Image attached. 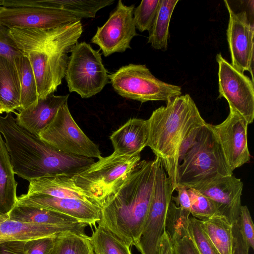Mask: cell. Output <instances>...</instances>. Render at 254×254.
<instances>
[{"mask_svg": "<svg viewBox=\"0 0 254 254\" xmlns=\"http://www.w3.org/2000/svg\"><path fill=\"white\" fill-rule=\"evenodd\" d=\"M68 58L65 78L70 92L88 98L101 92L109 82L99 51L85 42L77 43Z\"/></svg>", "mask_w": 254, "mask_h": 254, "instance_id": "obj_9", "label": "cell"}, {"mask_svg": "<svg viewBox=\"0 0 254 254\" xmlns=\"http://www.w3.org/2000/svg\"><path fill=\"white\" fill-rule=\"evenodd\" d=\"M38 137L66 154L88 158L101 157L98 145L89 139L74 120L67 101L60 108L52 122Z\"/></svg>", "mask_w": 254, "mask_h": 254, "instance_id": "obj_11", "label": "cell"}, {"mask_svg": "<svg viewBox=\"0 0 254 254\" xmlns=\"http://www.w3.org/2000/svg\"><path fill=\"white\" fill-rule=\"evenodd\" d=\"M178 193L176 197L172 196L171 200L176 205L190 212V199L187 189L182 186H177L175 190Z\"/></svg>", "mask_w": 254, "mask_h": 254, "instance_id": "obj_40", "label": "cell"}, {"mask_svg": "<svg viewBox=\"0 0 254 254\" xmlns=\"http://www.w3.org/2000/svg\"><path fill=\"white\" fill-rule=\"evenodd\" d=\"M241 235L249 248L254 249V226L247 205H241L237 221Z\"/></svg>", "mask_w": 254, "mask_h": 254, "instance_id": "obj_35", "label": "cell"}, {"mask_svg": "<svg viewBox=\"0 0 254 254\" xmlns=\"http://www.w3.org/2000/svg\"><path fill=\"white\" fill-rule=\"evenodd\" d=\"M3 112H4V109L0 104V114H2Z\"/></svg>", "mask_w": 254, "mask_h": 254, "instance_id": "obj_43", "label": "cell"}, {"mask_svg": "<svg viewBox=\"0 0 254 254\" xmlns=\"http://www.w3.org/2000/svg\"><path fill=\"white\" fill-rule=\"evenodd\" d=\"M190 216L189 211L177 206L171 200L165 219V231L172 241L190 235Z\"/></svg>", "mask_w": 254, "mask_h": 254, "instance_id": "obj_30", "label": "cell"}, {"mask_svg": "<svg viewBox=\"0 0 254 254\" xmlns=\"http://www.w3.org/2000/svg\"><path fill=\"white\" fill-rule=\"evenodd\" d=\"M249 124L237 112L230 110L226 119L211 128L221 147L225 161L233 172L249 162L247 130Z\"/></svg>", "mask_w": 254, "mask_h": 254, "instance_id": "obj_14", "label": "cell"}, {"mask_svg": "<svg viewBox=\"0 0 254 254\" xmlns=\"http://www.w3.org/2000/svg\"><path fill=\"white\" fill-rule=\"evenodd\" d=\"M73 175L74 184L100 207L129 176L140 161V153L122 155L114 152Z\"/></svg>", "mask_w": 254, "mask_h": 254, "instance_id": "obj_6", "label": "cell"}, {"mask_svg": "<svg viewBox=\"0 0 254 254\" xmlns=\"http://www.w3.org/2000/svg\"><path fill=\"white\" fill-rule=\"evenodd\" d=\"M160 0H143L134 8L133 17L136 29L149 31L155 18Z\"/></svg>", "mask_w": 254, "mask_h": 254, "instance_id": "obj_32", "label": "cell"}, {"mask_svg": "<svg viewBox=\"0 0 254 254\" xmlns=\"http://www.w3.org/2000/svg\"><path fill=\"white\" fill-rule=\"evenodd\" d=\"M9 30L17 49L31 65L38 99L53 94L65 77L68 53L82 33L81 20L50 29Z\"/></svg>", "mask_w": 254, "mask_h": 254, "instance_id": "obj_1", "label": "cell"}, {"mask_svg": "<svg viewBox=\"0 0 254 254\" xmlns=\"http://www.w3.org/2000/svg\"><path fill=\"white\" fill-rule=\"evenodd\" d=\"M149 146L160 159L175 189L179 155L183 143L206 123L190 95L174 97L147 120Z\"/></svg>", "mask_w": 254, "mask_h": 254, "instance_id": "obj_4", "label": "cell"}, {"mask_svg": "<svg viewBox=\"0 0 254 254\" xmlns=\"http://www.w3.org/2000/svg\"><path fill=\"white\" fill-rule=\"evenodd\" d=\"M8 215L14 221L38 225L63 226L82 222L57 211L17 203Z\"/></svg>", "mask_w": 254, "mask_h": 254, "instance_id": "obj_23", "label": "cell"}, {"mask_svg": "<svg viewBox=\"0 0 254 254\" xmlns=\"http://www.w3.org/2000/svg\"><path fill=\"white\" fill-rule=\"evenodd\" d=\"M0 133L15 174L28 182L52 176H73L95 162L93 158L66 154L49 144L20 127L11 113L0 116Z\"/></svg>", "mask_w": 254, "mask_h": 254, "instance_id": "obj_3", "label": "cell"}, {"mask_svg": "<svg viewBox=\"0 0 254 254\" xmlns=\"http://www.w3.org/2000/svg\"><path fill=\"white\" fill-rule=\"evenodd\" d=\"M57 237H43L25 242L24 254H49Z\"/></svg>", "mask_w": 254, "mask_h": 254, "instance_id": "obj_37", "label": "cell"}, {"mask_svg": "<svg viewBox=\"0 0 254 254\" xmlns=\"http://www.w3.org/2000/svg\"><path fill=\"white\" fill-rule=\"evenodd\" d=\"M172 242L174 254H200L190 235Z\"/></svg>", "mask_w": 254, "mask_h": 254, "instance_id": "obj_38", "label": "cell"}, {"mask_svg": "<svg viewBox=\"0 0 254 254\" xmlns=\"http://www.w3.org/2000/svg\"><path fill=\"white\" fill-rule=\"evenodd\" d=\"M195 189L209 198L220 214L232 223L236 222L241 206L243 183L234 175L217 178L197 185Z\"/></svg>", "mask_w": 254, "mask_h": 254, "instance_id": "obj_16", "label": "cell"}, {"mask_svg": "<svg viewBox=\"0 0 254 254\" xmlns=\"http://www.w3.org/2000/svg\"><path fill=\"white\" fill-rule=\"evenodd\" d=\"M20 83L14 61L0 55V104L6 113L21 110Z\"/></svg>", "mask_w": 254, "mask_h": 254, "instance_id": "obj_22", "label": "cell"}, {"mask_svg": "<svg viewBox=\"0 0 254 254\" xmlns=\"http://www.w3.org/2000/svg\"><path fill=\"white\" fill-rule=\"evenodd\" d=\"M0 55L12 61H14L15 57L22 55L10 36L9 29L0 23Z\"/></svg>", "mask_w": 254, "mask_h": 254, "instance_id": "obj_36", "label": "cell"}, {"mask_svg": "<svg viewBox=\"0 0 254 254\" xmlns=\"http://www.w3.org/2000/svg\"><path fill=\"white\" fill-rule=\"evenodd\" d=\"M16 203L57 211L90 226H96L100 220L101 208L99 206L79 199L26 193L17 197Z\"/></svg>", "mask_w": 254, "mask_h": 254, "instance_id": "obj_17", "label": "cell"}, {"mask_svg": "<svg viewBox=\"0 0 254 254\" xmlns=\"http://www.w3.org/2000/svg\"><path fill=\"white\" fill-rule=\"evenodd\" d=\"M229 19L227 39L231 64L242 73L248 71L253 78L254 28L246 11H234L227 0L224 1Z\"/></svg>", "mask_w": 254, "mask_h": 254, "instance_id": "obj_15", "label": "cell"}, {"mask_svg": "<svg viewBox=\"0 0 254 254\" xmlns=\"http://www.w3.org/2000/svg\"><path fill=\"white\" fill-rule=\"evenodd\" d=\"M72 177L56 175L32 180L29 182L27 194L37 193L59 198L79 199L95 204L76 186Z\"/></svg>", "mask_w": 254, "mask_h": 254, "instance_id": "obj_21", "label": "cell"}, {"mask_svg": "<svg viewBox=\"0 0 254 254\" xmlns=\"http://www.w3.org/2000/svg\"><path fill=\"white\" fill-rule=\"evenodd\" d=\"M8 150L0 133V216L7 214L16 203L17 183Z\"/></svg>", "mask_w": 254, "mask_h": 254, "instance_id": "obj_24", "label": "cell"}, {"mask_svg": "<svg viewBox=\"0 0 254 254\" xmlns=\"http://www.w3.org/2000/svg\"><path fill=\"white\" fill-rule=\"evenodd\" d=\"M88 225L84 222L63 226L29 224L11 220L7 214L0 216V244L43 237H59L70 233L84 235Z\"/></svg>", "mask_w": 254, "mask_h": 254, "instance_id": "obj_18", "label": "cell"}, {"mask_svg": "<svg viewBox=\"0 0 254 254\" xmlns=\"http://www.w3.org/2000/svg\"><path fill=\"white\" fill-rule=\"evenodd\" d=\"M216 60L218 64V98H224L230 110L244 117L249 124L254 119V81L225 60L220 53Z\"/></svg>", "mask_w": 254, "mask_h": 254, "instance_id": "obj_12", "label": "cell"}, {"mask_svg": "<svg viewBox=\"0 0 254 254\" xmlns=\"http://www.w3.org/2000/svg\"><path fill=\"white\" fill-rule=\"evenodd\" d=\"M208 239L220 254H232L234 246L233 225L220 214L200 220Z\"/></svg>", "mask_w": 254, "mask_h": 254, "instance_id": "obj_25", "label": "cell"}, {"mask_svg": "<svg viewBox=\"0 0 254 254\" xmlns=\"http://www.w3.org/2000/svg\"><path fill=\"white\" fill-rule=\"evenodd\" d=\"M155 176L150 207L140 237L134 246L141 254H157L165 231V219L175 190L159 158L156 157Z\"/></svg>", "mask_w": 254, "mask_h": 254, "instance_id": "obj_10", "label": "cell"}, {"mask_svg": "<svg viewBox=\"0 0 254 254\" xmlns=\"http://www.w3.org/2000/svg\"><path fill=\"white\" fill-rule=\"evenodd\" d=\"M156 159L140 161L129 176L101 204L100 224L127 246L142 233L151 202Z\"/></svg>", "mask_w": 254, "mask_h": 254, "instance_id": "obj_2", "label": "cell"}, {"mask_svg": "<svg viewBox=\"0 0 254 254\" xmlns=\"http://www.w3.org/2000/svg\"><path fill=\"white\" fill-rule=\"evenodd\" d=\"M69 95L56 96L54 94L39 99L37 103L16 114V124L30 133L38 136L53 121L58 110L67 101Z\"/></svg>", "mask_w": 254, "mask_h": 254, "instance_id": "obj_19", "label": "cell"}, {"mask_svg": "<svg viewBox=\"0 0 254 254\" xmlns=\"http://www.w3.org/2000/svg\"><path fill=\"white\" fill-rule=\"evenodd\" d=\"M89 240L97 254H131L129 247L99 223L95 226Z\"/></svg>", "mask_w": 254, "mask_h": 254, "instance_id": "obj_28", "label": "cell"}, {"mask_svg": "<svg viewBox=\"0 0 254 254\" xmlns=\"http://www.w3.org/2000/svg\"><path fill=\"white\" fill-rule=\"evenodd\" d=\"M14 62L20 83V104L22 110L38 101L36 79L31 65L25 57L17 56L14 58Z\"/></svg>", "mask_w": 254, "mask_h": 254, "instance_id": "obj_27", "label": "cell"}, {"mask_svg": "<svg viewBox=\"0 0 254 254\" xmlns=\"http://www.w3.org/2000/svg\"><path fill=\"white\" fill-rule=\"evenodd\" d=\"M189 231L200 254H220L205 233L201 220L191 215L190 217Z\"/></svg>", "mask_w": 254, "mask_h": 254, "instance_id": "obj_34", "label": "cell"}, {"mask_svg": "<svg viewBox=\"0 0 254 254\" xmlns=\"http://www.w3.org/2000/svg\"><path fill=\"white\" fill-rule=\"evenodd\" d=\"M81 20L48 0H0V23L9 29H50Z\"/></svg>", "mask_w": 254, "mask_h": 254, "instance_id": "obj_7", "label": "cell"}, {"mask_svg": "<svg viewBox=\"0 0 254 254\" xmlns=\"http://www.w3.org/2000/svg\"><path fill=\"white\" fill-rule=\"evenodd\" d=\"M234 246L232 254H249V247L244 240L237 221L232 224Z\"/></svg>", "mask_w": 254, "mask_h": 254, "instance_id": "obj_39", "label": "cell"}, {"mask_svg": "<svg viewBox=\"0 0 254 254\" xmlns=\"http://www.w3.org/2000/svg\"><path fill=\"white\" fill-rule=\"evenodd\" d=\"M232 175L211 125L206 123L178 166L176 187L182 186L188 189Z\"/></svg>", "mask_w": 254, "mask_h": 254, "instance_id": "obj_5", "label": "cell"}, {"mask_svg": "<svg viewBox=\"0 0 254 254\" xmlns=\"http://www.w3.org/2000/svg\"><path fill=\"white\" fill-rule=\"evenodd\" d=\"M157 254H174L172 241L165 231L161 237Z\"/></svg>", "mask_w": 254, "mask_h": 254, "instance_id": "obj_42", "label": "cell"}, {"mask_svg": "<svg viewBox=\"0 0 254 254\" xmlns=\"http://www.w3.org/2000/svg\"><path fill=\"white\" fill-rule=\"evenodd\" d=\"M178 0H160L159 6L149 31L148 43L153 48L165 51L168 47L169 27Z\"/></svg>", "mask_w": 254, "mask_h": 254, "instance_id": "obj_26", "label": "cell"}, {"mask_svg": "<svg viewBox=\"0 0 254 254\" xmlns=\"http://www.w3.org/2000/svg\"><path fill=\"white\" fill-rule=\"evenodd\" d=\"M187 190L190 199L192 216L203 220L219 214L215 204L198 190L190 188Z\"/></svg>", "mask_w": 254, "mask_h": 254, "instance_id": "obj_33", "label": "cell"}, {"mask_svg": "<svg viewBox=\"0 0 254 254\" xmlns=\"http://www.w3.org/2000/svg\"><path fill=\"white\" fill-rule=\"evenodd\" d=\"M134 5L127 6L121 0L105 24L98 27L91 42L99 46L105 57L130 49V42L137 35L133 12Z\"/></svg>", "mask_w": 254, "mask_h": 254, "instance_id": "obj_13", "label": "cell"}, {"mask_svg": "<svg viewBox=\"0 0 254 254\" xmlns=\"http://www.w3.org/2000/svg\"><path fill=\"white\" fill-rule=\"evenodd\" d=\"M91 249L89 236L70 233L57 237L49 254H90Z\"/></svg>", "mask_w": 254, "mask_h": 254, "instance_id": "obj_31", "label": "cell"}, {"mask_svg": "<svg viewBox=\"0 0 254 254\" xmlns=\"http://www.w3.org/2000/svg\"><path fill=\"white\" fill-rule=\"evenodd\" d=\"M116 92L126 99L141 103L168 101L182 95L181 88L155 77L145 64H130L109 75Z\"/></svg>", "mask_w": 254, "mask_h": 254, "instance_id": "obj_8", "label": "cell"}, {"mask_svg": "<svg viewBox=\"0 0 254 254\" xmlns=\"http://www.w3.org/2000/svg\"><path fill=\"white\" fill-rule=\"evenodd\" d=\"M147 120L131 118L112 133L110 137L114 152L122 155L140 153L147 146Z\"/></svg>", "mask_w": 254, "mask_h": 254, "instance_id": "obj_20", "label": "cell"}, {"mask_svg": "<svg viewBox=\"0 0 254 254\" xmlns=\"http://www.w3.org/2000/svg\"><path fill=\"white\" fill-rule=\"evenodd\" d=\"M25 242L15 241L0 244V254H24Z\"/></svg>", "mask_w": 254, "mask_h": 254, "instance_id": "obj_41", "label": "cell"}, {"mask_svg": "<svg viewBox=\"0 0 254 254\" xmlns=\"http://www.w3.org/2000/svg\"><path fill=\"white\" fill-rule=\"evenodd\" d=\"M56 8L67 11L81 19L94 18L101 9L114 3V0H48Z\"/></svg>", "mask_w": 254, "mask_h": 254, "instance_id": "obj_29", "label": "cell"}, {"mask_svg": "<svg viewBox=\"0 0 254 254\" xmlns=\"http://www.w3.org/2000/svg\"><path fill=\"white\" fill-rule=\"evenodd\" d=\"M90 254H97L93 250L92 246H91V253Z\"/></svg>", "mask_w": 254, "mask_h": 254, "instance_id": "obj_44", "label": "cell"}]
</instances>
